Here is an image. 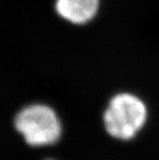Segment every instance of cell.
Instances as JSON below:
<instances>
[{
	"label": "cell",
	"mask_w": 159,
	"mask_h": 160,
	"mask_svg": "<svg viewBox=\"0 0 159 160\" xmlns=\"http://www.w3.org/2000/svg\"><path fill=\"white\" fill-rule=\"evenodd\" d=\"M107 134L120 141H129L137 135L148 120V108L141 97L121 92L111 98L102 116Z\"/></svg>",
	"instance_id": "obj_1"
},
{
	"label": "cell",
	"mask_w": 159,
	"mask_h": 160,
	"mask_svg": "<svg viewBox=\"0 0 159 160\" xmlns=\"http://www.w3.org/2000/svg\"><path fill=\"white\" fill-rule=\"evenodd\" d=\"M16 130L31 147H48L62 137V122L57 112L45 103L28 104L16 115Z\"/></svg>",
	"instance_id": "obj_2"
},
{
	"label": "cell",
	"mask_w": 159,
	"mask_h": 160,
	"mask_svg": "<svg viewBox=\"0 0 159 160\" xmlns=\"http://www.w3.org/2000/svg\"><path fill=\"white\" fill-rule=\"evenodd\" d=\"M100 0H55V11L60 18L73 25H85L95 18Z\"/></svg>",
	"instance_id": "obj_3"
},
{
	"label": "cell",
	"mask_w": 159,
	"mask_h": 160,
	"mask_svg": "<svg viewBox=\"0 0 159 160\" xmlns=\"http://www.w3.org/2000/svg\"><path fill=\"white\" fill-rule=\"evenodd\" d=\"M48 160H53V159H48Z\"/></svg>",
	"instance_id": "obj_4"
}]
</instances>
